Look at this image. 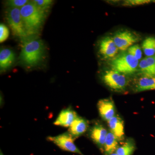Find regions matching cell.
Here are the masks:
<instances>
[{"label":"cell","instance_id":"1","mask_svg":"<svg viewBox=\"0 0 155 155\" xmlns=\"http://www.w3.org/2000/svg\"><path fill=\"white\" fill-rule=\"evenodd\" d=\"M21 16L28 36L39 33L46 17V13L29 1L20 8Z\"/></svg>","mask_w":155,"mask_h":155},{"label":"cell","instance_id":"2","mask_svg":"<svg viewBox=\"0 0 155 155\" xmlns=\"http://www.w3.org/2000/svg\"><path fill=\"white\" fill-rule=\"evenodd\" d=\"M28 36L23 41L22 49L19 59L26 67H32L37 66L42 60L45 48L43 42L40 39Z\"/></svg>","mask_w":155,"mask_h":155},{"label":"cell","instance_id":"3","mask_svg":"<svg viewBox=\"0 0 155 155\" xmlns=\"http://www.w3.org/2000/svg\"><path fill=\"white\" fill-rule=\"evenodd\" d=\"M112 69L124 75H132L137 70L139 61L127 52L124 51L111 60Z\"/></svg>","mask_w":155,"mask_h":155},{"label":"cell","instance_id":"4","mask_svg":"<svg viewBox=\"0 0 155 155\" xmlns=\"http://www.w3.org/2000/svg\"><path fill=\"white\" fill-rule=\"evenodd\" d=\"M5 17L14 35L22 39L28 37L21 16L20 9L7 8L5 11Z\"/></svg>","mask_w":155,"mask_h":155},{"label":"cell","instance_id":"5","mask_svg":"<svg viewBox=\"0 0 155 155\" xmlns=\"http://www.w3.org/2000/svg\"><path fill=\"white\" fill-rule=\"evenodd\" d=\"M102 79L108 87L116 91L124 90L127 85L125 75L113 69L106 71L103 74Z\"/></svg>","mask_w":155,"mask_h":155},{"label":"cell","instance_id":"6","mask_svg":"<svg viewBox=\"0 0 155 155\" xmlns=\"http://www.w3.org/2000/svg\"><path fill=\"white\" fill-rule=\"evenodd\" d=\"M48 140L64 151L84 155L75 145V138L68 132L56 136L49 137Z\"/></svg>","mask_w":155,"mask_h":155},{"label":"cell","instance_id":"7","mask_svg":"<svg viewBox=\"0 0 155 155\" xmlns=\"http://www.w3.org/2000/svg\"><path fill=\"white\" fill-rule=\"evenodd\" d=\"M113 38L119 49L123 52L140 40L139 36L136 33L126 29L117 31Z\"/></svg>","mask_w":155,"mask_h":155},{"label":"cell","instance_id":"8","mask_svg":"<svg viewBox=\"0 0 155 155\" xmlns=\"http://www.w3.org/2000/svg\"><path fill=\"white\" fill-rule=\"evenodd\" d=\"M119 50L114 39L110 37H106L100 41L99 51L104 59L112 60L117 56Z\"/></svg>","mask_w":155,"mask_h":155},{"label":"cell","instance_id":"9","mask_svg":"<svg viewBox=\"0 0 155 155\" xmlns=\"http://www.w3.org/2000/svg\"><path fill=\"white\" fill-rule=\"evenodd\" d=\"M99 114L102 119L108 122L116 115V107L111 99H103L97 103Z\"/></svg>","mask_w":155,"mask_h":155},{"label":"cell","instance_id":"10","mask_svg":"<svg viewBox=\"0 0 155 155\" xmlns=\"http://www.w3.org/2000/svg\"><path fill=\"white\" fill-rule=\"evenodd\" d=\"M108 131L103 125L96 123L90 130L89 135L92 140L100 148L104 150V146Z\"/></svg>","mask_w":155,"mask_h":155},{"label":"cell","instance_id":"11","mask_svg":"<svg viewBox=\"0 0 155 155\" xmlns=\"http://www.w3.org/2000/svg\"><path fill=\"white\" fill-rule=\"evenodd\" d=\"M78 117L77 113L71 108L62 110L58 115L54 124L57 126L69 127Z\"/></svg>","mask_w":155,"mask_h":155},{"label":"cell","instance_id":"12","mask_svg":"<svg viewBox=\"0 0 155 155\" xmlns=\"http://www.w3.org/2000/svg\"><path fill=\"white\" fill-rule=\"evenodd\" d=\"M16 55L13 50L10 48H2L0 51V69L5 72L10 69L14 64Z\"/></svg>","mask_w":155,"mask_h":155},{"label":"cell","instance_id":"13","mask_svg":"<svg viewBox=\"0 0 155 155\" xmlns=\"http://www.w3.org/2000/svg\"><path fill=\"white\" fill-rule=\"evenodd\" d=\"M110 131L114 134L119 140H122L125 134L124 124L121 117L115 115L107 122Z\"/></svg>","mask_w":155,"mask_h":155},{"label":"cell","instance_id":"14","mask_svg":"<svg viewBox=\"0 0 155 155\" xmlns=\"http://www.w3.org/2000/svg\"><path fill=\"white\" fill-rule=\"evenodd\" d=\"M88 122L86 119L78 117L69 127L68 132L74 138L84 134L88 129Z\"/></svg>","mask_w":155,"mask_h":155},{"label":"cell","instance_id":"15","mask_svg":"<svg viewBox=\"0 0 155 155\" xmlns=\"http://www.w3.org/2000/svg\"><path fill=\"white\" fill-rule=\"evenodd\" d=\"M138 69L144 76L155 77V56L142 59L139 64Z\"/></svg>","mask_w":155,"mask_h":155},{"label":"cell","instance_id":"16","mask_svg":"<svg viewBox=\"0 0 155 155\" xmlns=\"http://www.w3.org/2000/svg\"><path fill=\"white\" fill-rule=\"evenodd\" d=\"M136 92L155 90V77L144 76L139 78L135 86Z\"/></svg>","mask_w":155,"mask_h":155},{"label":"cell","instance_id":"17","mask_svg":"<svg viewBox=\"0 0 155 155\" xmlns=\"http://www.w3.org/2000/svg\"><path fill=\"white\" fill-rule=\"evenodd\" d=\"M119 141L114 134L110 131L108 132L104 148L106 155H110L116 152L119 147Z\"/></svg>","mask_w":155,"mask_h":155},{"label":"cell","instance_id":"18","mask_svg":"<svg viewBox=\"0 0 155 155\" xmlns=\"http://www.w3.org/2000/svg\"><path fill=\"white\" fill-rule=\"evenodd\" d=\"M135 149V144L133 140L129 139L118 147L115 153L117 155H132Z\"/></svg>","mask_w":155,"mask_h":155},{"label":"cell","instance_id":"19","mask_svg":"<svg viewBox=\"0 0 155 155\" xmlns=\"http://www.w3.org/2000/svg\"><path fill=\"white\" fill-rule=\"evenodd\" d=\"M142 48L145 54L147 57L153 56L155 54V38H147L143 42Z\"/></svg>","mask_w":155,"mask_h":155},{"label":"cell","instance_id":"20","mask_svg":"<svg viewBox=\"0 0 155 155\" xmlns=\"http://www.w3.org/2000/svg\"><path fill=\"white\" fill-rule=\"evenodd\" d=\"M32 1L40 9L46 13L53 3V1L51 0H34Z\"/></svg>","mask_w":155,"mask_h":155},{"label":"cell","instance_id":"21","mask_svg":"<svg viewBox=\"0 0 155 155\" xmlns=\"http://www.w3.org/2000/svg\"><path fill=\"white\" fill-rule=\"evenodd\" d=\"M29 2L28 0H9L6 1L5 5L7 8L20 9Z\"/></svg>","mask_w":155,"mask_h":155},{"label":"cell","instance_id":"22","mask_svg":"<svg viewBox=\"0 0 155 155\" xmlns=\"http://www.w3.org/2000/svg\"><path fill=\"white\" fill-rule=\"evenodd\" d=\"M127 52L138 61L140 60L142 57L141 49L138 45H133L127 49Z\"/></svg>","mask_w":155,"mask_h":155},{"label":"cell","instance_id":"23","mask_svg":"<svg viewBox=\"0 0 155 155\" xmlns=\"http://www.w3.org/2000/svg\"><path fill=\"white\" fill-rule=\"evenodd\" d=\"M9 30L6 25L3 23L0 25V42L5 41L9 36Z\"/></svg>","mask_w":155,"mask_h":155},{"label":"cell","instance_id":"24","mask_svg":"<svg viewBox=\"0 0 155 155\" xmlns=\"http://www.w3.org/2000/svg\"><path fill=\"white\" fill-rule=\"evenodd\" d=\"M150 0H127L124 1L123 5L131 6L140 5L151 2Z\"/></svg>","mask_w":155,"mask_h":155},{"label":"cell","instance_id":"25","mask_svg":"<svg viewBox=\"0 0 155 155\" xmlns=\"http://www.w3.org/2000/svg\"><path fill=\"white\" fill-rule=\"evenodd\" d=\"M110 155H117L116 154V153L115 152V153H113L111 154H110Z\"/></svg>","mask_w":155,"mask_h":155},{"label":"cell","instance_id":"26","mask_svg":"<svg viewBox=\"0 0 155 155\" xmlns=\"http://www.w3.org/2000/svg\"><path fill=\"white\" fill-rule=\"evenodd\" d=\"M1 155H3V154L2 153H1Z\"/></svg>","mask_w":155,"mask_h":155}]
</instances>
